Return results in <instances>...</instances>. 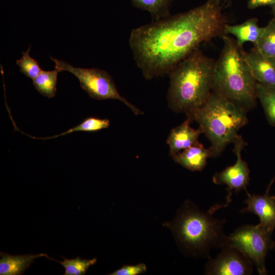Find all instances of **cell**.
Wrapping results in <instances>:
<instances>
[{"instance_id": "obj_1", "label": "cell", "mask_w": 275, "mask_h": 275, "mask_svg": "<svg viewBox=\"0 0 275 275\" xmlns=\"http://www.w3.org/2000/svg\"><path fill=\"white\" fill-rule=\"evenodd\" d=\"M224 9L222 0H208L186 12L132 30L129 44L144 77L168 75L201 44L226 35Z\"/></svg>"}, {"instance_id": "obj_2", "label": "cell", "mask_w": 275, "mask_h": 275, "mask_svg": "<svg viewBox=\"0 0 275 275\" xmlns=\"http://www.w3.org/2000/svg\"><path fill=\"white\" fill-rule=\"evenodd\" d=\"M214 63L197 48L171 70L167 94L171 109L187 114L206 101L212 90Z\"/></svg>"}, {"instance_id": "obj_3", "label": "cell", "mask_w": 275, "mask_h": 275, "mask_svg": "<svg viewBox=\"0 0 275 275\" xmlns=\"http://www.w3.org/2000/svg\"><path fill=\"white\" fill-rule=\"evenodd\" d=\"M213 213L202 211L187 200L168 224L186 254L209 259L213 249H221L228 243V236L224 231L226 220L214 217Z\"/></svg>"}, {"instance_id": "obj_4", "label": "cell", "mask_w": 275, "mask_h": 275, "mask_svg": "<svg viewBox=\"0 0 275 275\" xmlns=\"http://www.w3.org/2000/svg\"><path fill=\"white\" fill-rule=\"evenodd\" d=\"M222 38L223 48L214 65L212 91L248 112L256 104L257 81L236 41L226 35Z\"/></svg>"}, {"instance_id": "obj_5", "label": "cell", "mask_w": 275, "mask_h": 275, "mask_svg": "<svg viewBox=\"0 0 275 275\" xmlns=\"http://www.w3.org/2000/svg\"><path fill=\"white\" fill-rule=\"evenodd\" d=\"M244 109L221 95L211 92L197 109L186 114L195 121L211 143V157L219 156L233 143L238 130L248 122Z\"/></svg>"}, {"instance_id": "obj_6", "label": "cell", "mask_w": 275, "mask_h": 275, "mask_svg": "<svg viewBox=\"0 0 275 275\" xmlns=\"http://www.w3.org/2000/svg\"><path fill=\"white\" fill-rule=\"evenodd\" d=\"M55 68L61 72L66 71L78 79L81 88L93 99L102 100L117 99L122 102L136 115L142 114L138 108L127 101L119 93L112 76L99 68H82L73 66L64 61L50 57Z\"/></svg>"}, {"instance_id": "obj_7", "label": "cell", "mask_w": 275, "mask_h": 275, "mask_svg": "<svg viewBox=\"0 0 275 275\" xmlns=\"http://www.w3.org/2000/svg\"><path fill=\"white\" fill-rule=\"evenodd\" d=\"M272 233L260 224L245 225L228 236V243L248 257L255 264L260 275H265L267 272L265 258L273 244L271 239Z\"/></svg>"}, {"instance_id": "obj_8", "label": "cell", "mask_w": 275, "mask_h": 275, "mask_svg": "<svg viewBox=\"0 0 275 275\" xmlns=\"http://www.w3.org/2000/svg\"><path fill=\"white\" fill-rule=\"evenodd\" d=\"M233 152L236 155L237 160L234 164L227 167L221 172L214 174L212 181L216 184H225L228 186L227 189L228 195L226 202L224 205H216L211 208L214 212L219 207H227L231 202V196L232 190L238 193L241 190H244L246 193L250 181V170L246 162L242 160L241 151L245 146L246 143L241 135L238 134L234 141Z\"/></svg>"}, {"instance_id": "obj_9", "label": "cell", "mask_w": 275, "mask_h": 275, "mask_svg": "<svg viewBox=\"0 0 275 275\" xmlns=\"http://www.w3.org/2000/svg\"><path fill=\"white\" fill-rule=\"evenodd\" d=\"M253 263L239 250L228 243L214 258H210L205 265L207 275H250Z\"/></svg>"}, {"instance_id": "obj_10", "label": "cell", "mask_w": 275, "mask_h": 275, "mask_svg": "<svg viewBox=\"0 0 275 275\" xmlns=\"http://www.w3.org/2000/svg\"><path fill=\"white\" fill-rule=\"evenodd\" d=\"M274 179L270 182L263 195L246 193L244 203L247 206L240 210L241 213H252L260 218V224L273 232L275 229V196L269 195V189Z\"/></svg>"}, {"instance_id": "obj_11", "label": "cell", "mask_w": 275, "mask_h": 275, "mask_svg": "<svg viewBox=\"0 0 275 275\" xmlns=\"http://www.w3.org/2000/svg\"><path fill=\"white\" fill-rule=\"evenodd\" d=\"M242 56L257 82L275 86V58L265 56L255 48L250 52L241 49Z\"/></svg>"}, {"instance_id": "obj_12", "label": "cell", "mask_w": 275, "mask_h": 275, "mask_svg": "<svg viewBox=\"0 0 275 275\" xmlns=\"http://www.w3.org/2000/svg\"><path fill=\"white\" fill-rule=\"evenodd\" d=\"M191 122L187 118L183 123L171 131L167 140L171 156L180 152L181 150L200 144L198 139L203 131L200 127L197 129L192 128L190 125Z\"/></svg>"}, {"instance_id": "obj_13", "label": "cell", "mask_w": 275, "mask_h": 275, "mask_svg": "<svg viewBox=\"0 0 275 275\" xmlns=\"http://www.w3.org/2000/svg\"><path fill=\"white\" fill-rule=\"evenodd\" d=\"M210 157L209 148L206 149L200 143L172 156L175 162L191 171L203 170Z\"/></svg>"}, {"instance_id": "obj_14", "label": "cell", "mask_w": 275, "mask_h": 275, "mask_svg": "<svg viewBox=\"0 0 275 275\" xmlns=\"http://www.w3.org/2000/svg\"><path fill=\"white\" fill-rule=\"evenodd\" d=\"M50 257L46 254L12 255L1 252L0 274L21 275L34 260L40 257Z\"/></svg>"}, {"instance_id": "obj_15", "label": "cell", "mask_w": 275, "mask_h": 275, "mask_svg": "<svg viewBox=\"0 0 275 275\" xmlns=\"http://www.w3.org/2000/svg\"><path fill=\"white\" fill-rule=\"evenodd\" d=\"M264 27H260L255 18L249 19L243 23L237 25H229L225 26V32L234 35L237 39L236 43L239 47L246 42L256 43L261 35Z\"/></svg>"}, {"instance_id": "obj_16", "label": "cell", "mask_w": 275, "mask_h": 275, "mask_svg": "<svg viewBox=\"0 0 275 275\" xmlns=\"http://www.w3.org/2000/svg\"><path fill=\"white\" fill-rule=\"evenodd\" d=\"M133 6L148 12L152 21L171 16L170 7L173 0H131Z\"/></svg>"}, {"instance_id": "obj_17", "label": "cell", "mask_w": 275, "mask_h": 275, "mask_svg": "<svg viewBox=\"0 0 275 275\" xmlns=\"http://www.w3.org/2000/svg\"><path fill=\"white\" fill-rule=\"evenodd\" d=\"M61 71L55 68L53 70L41 72L33 79L36 90L43 96L51 98L56 96L57 77Z\"/></svg>"}, {"instance_id": "obj_18", "label": "cell", "mask_w": 275, "mask_h": 275, "mask_svg": "<svg viewBox=\"0 0 275 275\" xmlns=\"http://www.w3.org/2000/svg\"><path fill=\"white\" fill-rule=\"evenodd\" d=\"M256 95L269 123L275 126V86L257 82Z\"/></svg>"}, {"instance_id": "obj_19", "label": "cell", "mask_w": 275, "mask_h": 275, "mask_svg": "<svg viewBox=\"0 0 275 275\" xmlns=\"http://www.w3.org/2000/svg\"><path fill=\"white\" fill-rule=\"evenodd\" d=\"M110 125V121L107 119H101L94 117H90L85 119L79 124L68 129V130L50 137L46 138H36L33 137L28 134L26 135L32 138L35 139L47 140L58 138L62 135H65L71 133L74 131H87L96 132L99 130L108 128Z\"/></svg>"}, {"instance_id": "obj_20", "label": "cell", "mask_w": 275, "mask_h": 275, "mask_svg": "<svg viewBox=\"0 0 275 275\" xmlns=\"http://www.w3.org/2000/svg\"><path fill=\"white\" fill-rule=\"evenodd\" d=\"M254 48L265 56L275 58V18L264 27Z\"/></svg>"}, {"instance_id": "obj_21", "label": "cell", "mask_w": 275, "mask_h": 275, "mask_svg": "<svg viewBox=\"0 0 275 275\" xmlns=\"http://www.w3.org/2000/svg\"><path fill=\"white\" fill-rule=\"evenodd\" d=\"M63 261H59L52 259V260L60 263L65 268L64 275H84L89 268L95 264L96 258L91 259H85L77 257L72 259H67L62 257Z\"/></svg>"}, {"instance_id": "obj_22", "label": "cell", "mask_w": 275, "mask_h": 275, "mask_svg": "<svg viewBox=\"0 0 275 275\" xmlns=\"http://www.w3.org/2000/svg\"><path fill=\"white\" fill-rule=\"evenodd\" d=\"M31 46L25 52H22L21 59L16 61L20 71L26 77L34 79L42 71L38 62L30 55Z\"/></svg>"}, {"instance_id": "obj_23", "label": "cell", "mask_w": 275, "mask_h": 275, "mask_svg": "<svg viewBox=\"0 0 275 275\" xmlns=\"http://www.w3.org/2000/svg\"><path fill=\"white\" fill-rule=\"evenodd\" d=\"M147 270L146 265L144 263L135 265H125L121 268L109 273L110 275H138L145 273Z\"/></svg>"}, {"instance_id": "obj_24", "label": "cell", "mask_w": 275, "mask_h": 275, "mask_svg": "<svg viewBox=\"0 0 275 275\" xmlns=\"http://www.w3.org/2000/svg\"><path fill=\"white\" fill-rule=\"evenodd\" d=\"M274 3L275 0H249L248 6L250 9H254L263 6H271Z\"/></svg>"}, {"instance_id": "obj_25", "label": "cell", "mask_w": 275, "mask_h": 275, "mask_svg": "<svg viewBox=\"0 0 275 275\" xmlns=\"http://www.w3.org/2000/svg\"><path fill=\"white\" fill-rule=\"evenodd\" d=\"M272 12L275 16V3L271 5Z\"/></svg>"}, {"instance_id": "obj_26", "label": "cell", "mask_w": 275, "mask_h": 275, "mask_svg": "<svg viewBox=\"0 0 275 275\" xmlns=\"http://www.w3.org/2000/svg\"><path fill=\"white\" fill-rule=\"evenodd\" d=\"M272 249H275V241H273V244Z\"/></svg>"}]
</instances>
